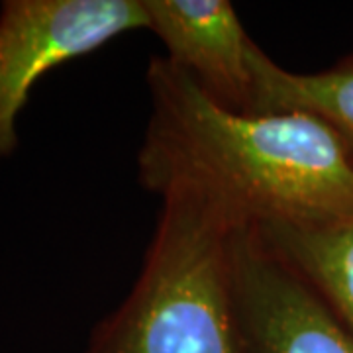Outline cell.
I'll return each instance as SVG.
<instances>
[{"instance_id":"obj_2","label":"cell","mask_w":353,"mask_h":353,"mask_svg":"<svg viewBox=\"0 0 353 353\" xmlns=\"http://www.w3.org/2000/svg\"><path fill=\"white\" fill-rule=\"evenodd\" d=\"M161 201L138 279L87 353H245L232 279L238 224L196 194Z\"/></svg>"},{"instance_id":"obj_7","label":"cell","mask_w":353,"mask_h":353,"mask_svg":"<svg viewBox=\"0 0 353 353\" xmlns=\"http://www.w3.org/2000/svg\"><path fill=\"white\" fill-rule=\"evenodd\" d=\"M255 228L353 332V222Z\"/></svg>"},{"instance_id":"obj_6","label":"cell","mask_w":353,"mask_h":353,"mask_svg":"<svg viewBox=\"0 0 353 353\" xmlns=\"http://www.w3.org/2000/svg\"><path fill=\"white\" fill-rule=\"evenodd\" d=\"M253 114L303 110L338 136L353 161V53L328 69L294 73L275 63L259 46L253 53Z\"/></svg>"},{"instance_id":"obj_3","label":"cell","mask_w":353,"mask_h":353,"mask_svg":"<svg viewBox=\"0 0 353 353\" xmlns=\"http://www.w3.org/2000/svg\"><path fill=\"white\" fill-rule=\"evenodd\" d=\"M148 28L143 0H6L0 4V159L34 85L59 65Z\"/></svg>"},{"instance_id":"obj_5","label":"cell","mask_w":353,"mask_h":353,"mask_svg":"<svg viewBox=\"0 0 353 353\" xmlns=\"http://www.w3.org/2000/svg\"><path fill=\"white\" fill-rule=\"evenodd\" d=\"M148 28L165 59L189 73L230 110L253 114V41L226 0H143Z\"/></svg>"},{"instance_id":"obj_4","label":"cell","mask_w":353,"mask_h":353,"mask_svg":"<svg viewBox=\"0 0 353 353\" xmlns=\"http://www.w3.org/2000/svg\"><path fill=\"white\" fill-rule=\"evenodd\" d=\"M234 303L245 353H353V332L255 226L232 238Z\"/></svg>"},{"instance_id":"obj_1","label":"cell","mask_w":353,"mask_h":353,"mask_svg":"<svg viewBox=\"0 0 353 353\" xmlns=\"http://www.w3.org/2000/svg\"><path fill=\"white\" fill-rule=\"evenodd\" d=\"M152 112L138 181L157 196L189 192L238 226L353 222V161L314 114H241L214 101L183 69L152 57Z\"/></svg>"}]
</instances>
